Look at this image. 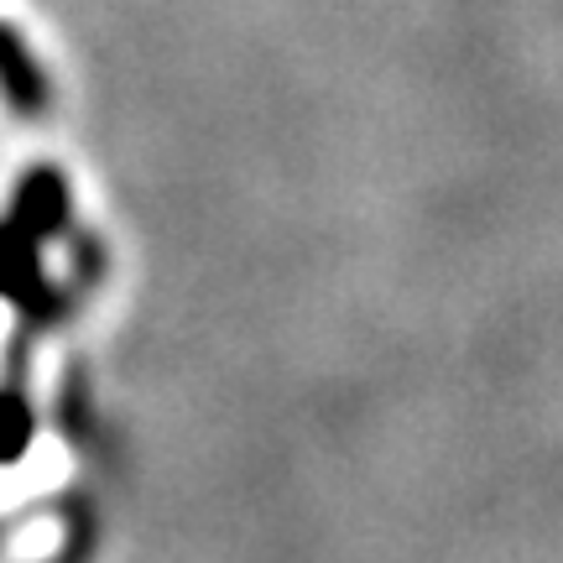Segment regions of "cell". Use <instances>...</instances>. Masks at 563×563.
I'll return each mask as SVG.
<instances>
[{"label": "cell", "instance_id": "7a4b0ae2", "mask_svg": "<svg viewBox=\"0 0 563 563\" xmlns=\"http://www.w3.org/2000/svg\"><path fill=\"white\" fill-rule=\"evenodd\" d=\"M68 214H74V194H68V178L58 167H32L26 178L11 188V214L5 220L21 224L32 241H53L68 230Z\"/></svg>", "mask_w": 563, "mask_h": 563}, {"label": "cell", "instance_id": "6da1fadb", "mask_svg": "<svg viewBox=\"0 0 563 563\" xmlns=\"http://www.w3.org/2000/svg\"><path fill=\"white\" fill-rule=\"evenodd\" d=\"M0 298L21 308V313H53L58 298H53V282L42 272V241H32L21 224L0 220Z\"/></svg>", "mask_w": 563, "mask_h": 563}, {"label": "cell", "instance_id": "3957f363", "mask_svg": "<svg viewBox=\"0 0 563 563\" xmlns=\"http://www.w3.org/2000/svg\"><path fill=\"white\" fill-rule=\"evenodd\" d=\"M37 439V418L16 391H0V464H16Z\"/></svg>", "mask_w": 563, "mask_h": 563}]
</instances>
